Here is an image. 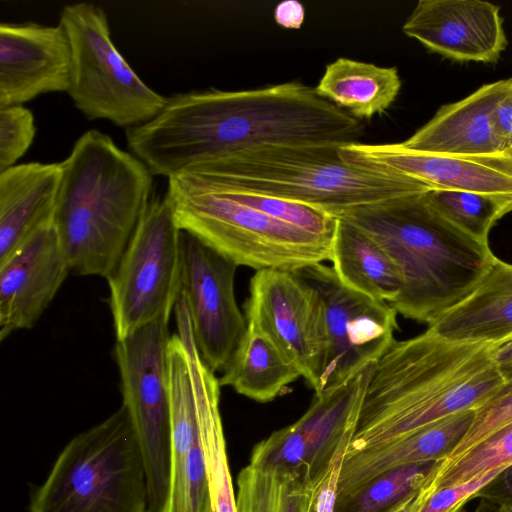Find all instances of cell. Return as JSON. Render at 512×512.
<instances>
[{
  "label": "cell",
  "mask_w": 512,
  "mask_h": 512,
  "mask_svg": "<svg viewBox=\"0 0 512 512\" xmlns=\"http://www.w3.org/2000/svg\"><path fill=\"white\" fill-rule=\"evenodd\" d=\"M363 124L300 82L176 94L151 120L126 129L130 151L168 179L217 157L280 143L358 142Z\"/></svg>",
  "instance_id": "1"
},
{
  "label": "cell",
  "mask_w": 512,
  "mask_h": 512,
  "mask_svg": "<svg viewBox=\"0 0 512 512\" xmlns=\"http://www.w3.org/2000/svg\"><path fill=\"white\" fill-rule=\"evenodd\" d=\"M61 163L53 222L71 271L108 279L150 201L153 176L98 130L81 135Z\"/></svg>",
  "instance_id": "2"
},
{
  "label": "cell",
  "mask_w": 512,
  "mask_h": 512,
  "mask_svg": "<svg viewBox=\"0 0 512 512\" xmlns=\"http://www.w3.org/2000/svg\"><path fill=\"white\" fill-rule=\"evenodd\" d=\"M424 195L362 208L339 218L369 234L398 266L402 288L391 303L397 313L429 326L472 292L496 257L488 243L452 224Z\"/></svg>",
  "instance_id": "3"
},
{
  "label": "cell",
  "mask_w": 512,
  "mask_h": 512,
  "mask_svg": "<svg viewBox=\"0 0 512 512\" xmlns=\"http://www.w3.org/2000/svg\"><path fill=\"white\" fill-rule=\"evenodd\" d=\"M340 143H280L246 148L195 166L203 180L322 209L335 217L432 190L400 175L346 162Z\"/></svg>",
  "instance_id": "4"
},
{
  "label": "cell",
  "mask_w": 512,
  "mask_h": 512,
  "mask_svg": "<svg viewBox=\"0 0 512 512\" xmlns=\"http://www.w3.org/2000/svg\"><path fill=\"white\" fill-rule=\"evenodd\" d=\"M495 346L448 342L429 329L395 340L376 363L346 456L431 424L443 394L492 364Z\"/></svg>",
  "instance_id": "5"
},
{
  "label": "cell",
  "mask_w": 512,
  "mask_h": 512,
  "mask_svg": "<svg viewBox=\"0 0 512 512\" xmlns=\"http://www.w3.org/2000/svg\"><path fill=\"white\" fill-rule=\"evenodd\" d=\"M165 196L181 231L237 266L298 271L331 259L333 239L273 219L189 171L168 179Z\"/></svg>",
  "instance_id": "6"
},
{
  "label": "cell",
  "mask_w": 512,
  "mask_h": 512,
  "mask_svg": "<svg viewBox=\"0 0 512 512\" xmlns=\"http://www.w3.org/2000/svg\"><path fill=\"white\" fill-rule=\"evenodd\" d=\"M29 512H150L142 453L123 405L64 447Z\"/></svg>",
  "instance_id": "7"
},
{
  "label": "cell",
  "mask_w": 512,
  "mask_h": 512,
  "mask_svg": "<svg viewBox=\"0 0 512 512\" xmlns=\"http://www.w3.org/2000/svg\"><path fill=\"white\" fill-rule=\"evenodd\" d=\"M59 24L71 50L67 93L89 120L105 119L128 129L163 109L167 98L149 87L118 51L100 6L68 4L61 10Z\"/></svg>",
  "instance_id": "8"
},
{
  "label": "cell",
  "mask_w": 512,
  "mask_h": 512,
  "mask_svg": "<svg viewBox=\"0 0 512 512\" xmlns=\"http://www.w3.org/2000/svg\"><path fill=\"white\" fill-rule=\"evenodd\" d=\"M169 321L158 319L116 341L126 408L142 453L150 512H165L171 481Z\"/></svg>",
  "instance_id": "9"
},
{
  "label": "cell",
  "mask_w": 512,
  "mask_h": 512,
  "mask_svg": "<svg viewBox=\"0 0 512 512\" xmlns=\"http://www.w3.org/2000/svg\"><path fill=\"white\" fill-rule=\"evenodd\" d=\"M167 197L149 201L113 273L109 305L117 340L168 320L180 295V237Z\"/></svg>",
  "instance_id": "10"
},
{
  "label": "cell",
  "mask_w": 512,
  "mask_h": 512,
  "mask_svg": "<svg viewBox=\"0 0 512 512\" xmlns=\"http://www.w3.org/2000/svg\"><path fill=\"white\" fill-rule=\"evenodd\" d=\"M297 272L317 290L324 307L327 348L319 392L377 362L395 341L398 313L390 303L347 287L323 263Z\"/></svg>",
  "instance_id": "11"
},
{
  "label": "cell",
  "mask_w": 512,
  "mask_h": 512,
  "mask_svg": "<svg viewBox=\"0 0 512 512\" xmlns=\"http://www.w3.org/2000/svg\"><path fill=\"white\" fill-rule=\"evenodd\" d=\"M245 317L270 337L317 391L327 348L324 307L317 290L297 271H256Z\"/></svg>",
  "instance_id": "12"
},
{
  "label": "cell",
  "mask_w": 512,
  "mask_h": 512,
  "mask_svg": "<svg viewBox=\"0 0 512 512\" xmlns=\"http://www.w3.org/2000/svg\"><path fill=\"white\" fill-rule=\"evenodd\" d=\"M180 259V296L187 305L199 353L213 372H224L247 329L235 296L238 266L183 231Z\"/></svg>",
  "instance_id": "13"
},
{
  "label": "cell",
  "mask_w": 512,
  "mask_h": 512,
  "mask_svg": "<svg viewBox=\"0 0 512 512\" xmlns=\"http://www.w3.org/2000/svg\"><path fill=\"white\" fill-rule=\"evenodd\" d=\"M177 333L168 345L171 404V481L165 512H210L200 441L195 373L200 353L185 300L175 305Z\"/></svg>",
  "instance_id": "14"
},
{
  "label": "cell",
  "mask_w": 512,
  "mask_h": 512,
  "mask_svg": "<svg viewBox=\"0 0 512 512\" xmlns=\"http://www.w3.org/2000/svg\"><path fill=\"white\" fill-rule=\"evenodd\" d=\"M348 163L406 176L431 189L512 195V151L481 155H442L408 150L399 143L354 142L340 148Z\"/></svg>",
  "instance_id": "15"
},
{
  "label": "cell",
  "mask_w": 512,
  "mask_h": 512,
  "mask_svg": "<svg viewBox=\"0 0 512 512\" xmlns=\"http://www.w3.org/2000/svg\"><path fill=\"white\" fill-rule=\"evenodd\" d=\"M402 30L458 62L496 63L508 45L499 6L481 0H419Z\"/></svg>",
  "instance_id": "16"
},
{
  "label": "cell",
  "mask_w": 512,
  "mask_h": 512,
  "mask_svg": "<svg viewBox=\"0 0 512 512\" xmlns=\"http://www.w3.org/2000/svg\"><path fill=\"white\" fill-rule=\"evenodd\" d=\"M71 271L53 220L0 263V339L30 329Z\"/></svg>",
  "instance_id": "17"
},
{
  "label": "cell",
  "mask_w": 512,
  "mask_h": 512,
  "mask_svg": "<svg viewBox=\"0 0 512 512\" xmlns=\"http://www.w3.org/2000/svg\"><path fill=\"white\" fill-rule=\"evenodd\" d=\"M71 50L63 27L0 24V108L68 91Z\"/></svg>",
  "instance_id": "18"
},
{
  "label": "cell",
  "mask_w": 512,
  "mask_h": 512,
  "mask_svg": "<svg viewBox=\"0 0 512 512\" xmlns=\"http://www.w3.org/2000/svg\"><path fill=\"white\" fill-rule=\"evenodd\" d=\"M376 363L341 384L315 392L308 409L291 424L302 441L305 475L315 490L332 465L344 462Z\"/></svg>",
  "instance_id": "19"
},
{
  "label": "cell",
  "mask_w": 512,
  "mask_h": 512,
  "mask_svg": "<svg viewBox=\"0 0 512 512\" xmlns=\"http://www.w3.org/2000/svg\"><path fill=\"white\" fill-rule=\"evenodd\" d=\"M512 78L484 84L467 97L441 106L400 146L442 155H481L506 150L495 126V110Z\"/></svg>",
  "instance_id": "20"
},
{
  "label": "cell",
  "mask_w": 512,
  "mask_h": 512,
  "mask_svg": "<svg viewBox=\"0 0 512 512\" xmlns=\"http://www.w3.org/2000/svg\"><path fill=\"white\" fill-rule=\"evenodd\" d=\"M475 409L447 416L399 439L347 455L337 486L344 498L394 468L446 459L470 429Z\"/></svg>",
  "instance_id": "21"
},
{
  "label": "cell",
  "mask_w": 512,
  "mask_h": 512,
  "mask_svg": "<svg viewBox=\"0 0 512 512\" xmlns=\"http://www.w3.org/2000/svg\"><path fill=\"white\" fill-rule=\"evenodd\" d=\"M62 163L29 162L0 172V263L53 220Z\"/></svg>",
  "instance_id": "22"
},
{
  "label": "cell",
  "mask_w": 512,
  "mask_h": 512,
  "mask_svg": "<svg viewBox=\"0 0 512 512\" xmlns=\"http://www.w3.org/2000/svg\"><path fill=\"white\" fill-rule=\"evenodd\" d=\"M428 329L452 343L499 345L512 339V264L495 258L462 301Z\"/></svg>",
  "instance_id": "23"
},
{
  "label": "cell",
  "mask_w": 512,
  "mask_h": 512,
  "mask_svg": "<svg viewBox=\"0 0 512 512\" xmlns=\"http://www.w3.org/2000/svg\"><path fill=\"white\" fill-rule=\"evenodd\" d=\"M333 270L347 287L374 300L393 303L402 288L400 270L369 234L338 218L332 241Z\"/></svg>",
  "instance_id": "24"
},
{
  "label": "cell",
  "mask_w": 512,
  "mask_h": 512,
  "mask_svg": "<svg viewBox=\"0 0 512 512\" xmlns=\"http://www.w3.org/2000/svg\"><path fill=\"white\" fill-rule=\"evenodd\" d=\"M401 85L396 67L340 57L326 66L315 90L361 120L383 114L396 100Z\"/></svg>",
  "instance_id": "25"
},
{
  "label": "cell",
  "mask_w": 512,
  "mask_h": 512,
  "mask_svg": "<svg viewBox=\"0 0 512 512\" xmlns=\"http://www.w3.org/2000/svg\"><path fill=\"white\" fill-rule=\"evenodd\" d=\"M299 377V370L270 337L247 322L245 335L219 383L251 400L266 403L285 393Z\"/></svg>",
  "instance_id": "26"
},
{
  "label": "cell",
  "mask_w": 512,
  "mask_h": 512,
  "mask_svg": "<svg viewBox=\"0 0 512 512\" xmlns=\"http://www.w3.org/2000/svg\"><path fill=\"white\" fill-rule=\"evenodd\" d=\"M220 387L215 372L200 356L195 373V397L210 512H237L219 407Z\"/></svg>",
  "instance_id": "27"
},
{
  "label": "cell",
  "mask_w": 512,
  "mask_h": 512,
  "mask_svg": "<svg viewBox=\"0 0 512 512\" xmlns=\"http://www.w3.org/2000/svg\"><path fill=\"white\" fill-rule=\"evenodd\" d=\"M237 512H318L316 490L303 475L247 465L237 476Z\"/></svg>",
  "instance_id": "28"
},
{
  "label": "cell",
  "mask_w": 512,
  "mask_h": 512,
  "mask_svg": "<svg viewBox=\"0 0 512 512\" xmlns=\"http://www.w3.org/2000/svg\"><path fill=\"white\" fill-rule=\"evenodd\" d=\"M427 202L444 218L475 239L488 243L493 225L512 211V195L432 189Z\"/></svg>",
  "instance_id": "29"
},
{
  "label": "cell",
  "mask_w": 512,
  "mask_h": 512,
  "mask_svg": "<svg viewBox=\"0 0 512 512\" xmlns=\"http://www.w3.org/2000/svg\"><path fill=\"white\" fill-rule=\"evenodd\" d=\"M512 464V422L491 432L462 454L439 462L423 486L426 494L464 483Z\"/></svg>",
  "instance_id": "30"
},
{
  "label": "cell",
  "mask_w": 512,
  "mask_h": 512,
  "mask_svg": "<svg viewBox=\"0 0 512 512\" xmlns=\"http://www.w3.org/2000/svg\"><path fill=\"white\" fill-rule=\"evenodd\" d=\"M439 462H422L386 471L350 495L336 500L334 512H385L419 491Z\"/></svg>",
  "instance_id": "31"
},
{
  "label": "cell",
  "mask_w": 512,
  "mask_h": 512,
  "mask_svg": "<svg viewBox=\"0 0 512 512\" xmlns=\"http://www.w3.org/2000/svg\"><path fill=\"white\" fill-rule=\"evenodd\" d=\"M204 183L225 191L233 199L257 209L273 219L309 233L333 239L338 218L317 207L282 198L228 189L213 185L192 171Z\"/></svg>",
  "instance_id": "32"
},
{
  "label": "cell",
  "mask_w": 512,
  "mask_h": 512,
  "mask_svg": "<svg viewBox=\"0 0 512 512\" xmlns=\"http://www.w3.org/2000/svg\"><path fill=\"white\" fill-rule=\"evenodd\" d=\"M32 112L23 105L0 108V172L14 166L33 142Z\"/></svg>",
  "instance_id": "33"
},
{
  "label": "cell",
  "mask_w": 512,
  "mask_h": 512,
  "mask_svg": "<svg viewBox=\"0 0 512 512\" xmlns=\"http://www.w3.org/2000/svg\"><path fill=\"white\" fill-rule=\"evenodd\" d=\"M509 422H512V379L505 381L486 402L475 410V418L470 429L444 460L457 457Z\"/></svg>",
  "instance_id": "34"
},
{
  "label": "cell",
  "mask_w": 512,
  "mask_h": 512,
  "mask_svg": "<svg viewBox=\"0 0 512 512\" xmlns=\"http://www.w3.org/2000/svg\"><path fill=\"white\" fill-rule=\"evenodd\" d=\"M503 468L490 471L470 481L444 487L426 494L421 489L422 500L415 512H461L464 506L491 481Z\"/></svg>",
  "instance_id": "35"
},
{
  "label": "cell",
  "mask_w": 512,
  "mask_h": 512,
  "mask_svg": "<svg viewBox=\"0 0 512 512\" xmlns=\"http://www.w3.org/2000/svg\"><path fill=\"white\" fill-rule=\"evenodd\" d=\"M476 498L492 504L499 512H512V464L504 467L489 481Z\"/></svg>",
  "instance_id": "36"
},
{
  "label": "cell",
  "mask_w": 512,
  "mask_h": 512,
  "mask_svg": "<svg viewBox=\"0 0 512 512\" xmlns=\"http://www.w3.org/2000/svg\"><path fill=\"white\" fill-rule=\"evenodd\" d=\"M495 126L505 149L512 151V86L495 110Z\"/></svg>",
  "instance_id": "37"
},
{
  "label": "cell",
  "mask_w": 512,
  "mask_h": 512,
  "mask_svg": "<svg viewBox=\"0 0 512 512\" xmlns=\"http://www.w3.org/2000/svg\"><path fill=\"white\" fill-rule=\"evenodd\" d=\"M305 18L303 5L296 0H286L274 9L275 22L284 28L299 29Z\"/></svg>",
  "instance_id": "38"
},
{
  "label": "cell",
  "mask_w": 512,
  "mask_h": 512,
  "mask_svg": "<svg viewBox=\"0 0 512 512\" xmlns=\"http://www.w3.org/2000/svg\"><path fill=\"white\" fill-rule=\"evenodd\" d=\"M492 358L504 382L512 379V339L496 345Z\"/></svg>",
  "instance_id": "39"
},
{
  "label": "cell",
  "mask_w": 512,
  "mask_h": 512,
  "mask_svg": "<svg viewBox=\"0 0 512 512\" xmlns=\"http://www.w3.org/2000/svg\"><path fill=\"white\" fill-rule=\"evenodd\" d=\"M421 489L408 495L385 512H415L422 500Z\"/></svg>",
  "instance_id": "40"
},
{
  "label": "cell",
  "mask_w": 512,
  "mask_h": 512,
  "mask_svg": "<svg viewBox=\"0 0 512 512\" xmlns=\"http://www.w3.org/2000/svg\"><path fill=\"white\" fill-rule=\"evenodd\" d=\"M472 512H499V510L487 501L480 499V502Z\"/></svg>",
  "instance_id": "41"
}]
</instances>
